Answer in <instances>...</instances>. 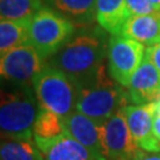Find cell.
I'll use <instances>...</instances> for the list:
<instances>
[{
	"instance_id": "6da1fadb",
	"label": "cell",
	"mask_w": 160,
	"mask_h": 160,
	"mask_svg": "<svg viewBox=\"0 0 160 160\" xmlns=\"http://www.w3.org/2000/svg\"><path fill=\"white\" fill-rule=\"evenodd\" d=\"M109 38L103 29H83L48 62L78 86L95 76L106 64Z\"/></svg>"
},
{
	"instance_id": "7a4b0ae2",
	"label": "cell",
	"mask_w": 160,
	"mask_h": 160,
	"mask_svg": "<svg viewBox=\"0 0 160 160\" xmlns=\"http://www.w3.org/2000/svg\"><path fill=\"white\" fill-rule=\"evenodd\" d=\"M76 88V110L92 118L97 123L104 122L131 102L128 90L110 77L107 63L95 76Z\"/></svg>"
},
{
	"instance_id": "3957f363",
	"label": "cell",
	"mask_w": 160,
	"mask_h": 160,
	"mask_svg": "<svg viewBox=\"0 0 160 160\" xmlns=\"http://www.w3.org/2000/svg\"><path fill=\"white\" fill-rule=\"evenodd\" d=\"M40 112L32 86H14L1 90V139H33V127Z\"/></svg>"
},
{
	"instance_id": "277c9868",
	"label": "cell",
	"mask_w": 160,
	"mask_h": 160,
	"mask_svg": "<svg viewBox=\"0 0 160 160\" xmlns=\"http://www.w3.org/2000/svg\"><path fill=\"white\" fill-rule=\"evenodd\" d=\"M76 28L61 13L44 5L30 20V44L49 61L74 37Z\"/></svg>"
},
{
	"instance_id": "5b68a950",
	"label": "cell",
	"mask_w": 160,
	"mask_h": 160,
	"mask_svg": "<svg viewBox=\"0 0 160 160\" xmlns=\"http://www.w3.org/2000/svg\"><path fill=\"white\" fill-rule=\"evenodd\" d=\"M40 108L68 118L76 110L77 88L62 70L48 64L32 83Z\"/></svg>"
},
{
	"instance_id": "8992f818",
	"label": "cell",
	"mask_w": 160,
	"mask_h": 160,
	"mask_svg": "<svg viewBox=\"0 0 160 160\" xmlns=\"http://www.w3.org/2000/svg\"><path fill=\"white\" fill-rule=\"evenodd\" d=\"M143 44L122 34H110L107 52V65L110 77L125 88L145 57Z\"/></svg>"
},
{
	"instance_id": "52a82bcc",
	"label": "cell",
	"mask_w": 160,
	"mask_h": 160,
	"mask_svg": "<svg viewBox=\"0 0 160 160\" xmlns=\"http://www.w3.org/2000/svg\"><path fill=\"white\" fill-rule=\"evenodd\" d=\"M48 59L32 44L18 46L0 58V74L14 86H32L33 80L48 65Z\"/></svg>"
},
{
	"instance_id": "ba28073f",
	"label": "cell",
	"mask_w": 160,
	"mask_h": 160,
	"mask_svg": "<svg viewBox=\"0 0 160 160\" xmlns=\"http://www.w3.org/2000/svg\"><path fill=\"white\" fill-rule=\"evenodd\" d=\"M100 127L107 160H131L141 149L132 137L123 108L100 123Z\"/></svg>"
},
{
	"instance_id": "9c48e42d",
	"label": "cell",
	"mask_w": 160,
	"mask_h": 160,
	"mask_svg": "<svg viewBox=\"0 0 160 160\" xmlns=\"http://www.w3.org/2000/svg\"><path fill=\"white\" fill-rule=\"evenodd\" d=\"M123 114L132 137L139 148L147 152H160V141L153 131L154 102L146 104H127Z\"/></svg>"
},
{
	"instance_id": "30bf717a",
	"label": "cell",
	"mask_w": 160,
	"mask_h": 160,
	"mask_svg": "<svg viewBox=\"0 0 160 160\" xmlns=\"http://www.w3.org/2000/svg\"><path fill=\"white\" fill-rule=\"evenodd\" d=\"M129 101L146 104L160 98V71L146 55L127 87Z\"/></svg>"
},
{
	"instance_id": "8fae6325",
	"label": "cell",
	"mask_w": 160,
	"mask_h": 160,
	"mask_svg": "<svg viewBox=\"0 0 160 160\" xmlns=\"http://www.w3.org/2000/svg\"><path fill=\"white\" fill-rule=\"evenodd\" d=\"M65 122L67 131L71 137L89 149L98 160H107L100 123L78 110L72 112L65 119Z\"/></svg>"
},
{
	"instance_id": "7c38bea8",
	"label": "cell",
	"mask_w": 160,
	"mask_h": 160,
	"mask_svg": "<svg viewBox=\"0 0 160 160\" xmlns=\"http://www.w3.org/2000/svg\"><path fill=\"white\" fill-rule=\"evenodd\" d=\"M44 160H98L69 133L50 140L34 138Z\"/></svg>"
},
{
	"instance_id": "4fadbf2b",
	"label": "cell",
	"mask_w": 160,
	"mask_h": 160,
	"mask_svg": "<svg viewBox=\"0 0 160 160\" xmlns=\"http://www.w3.org/2000/svg\"><path fill=\"white\" fill-rule=\"evenodd\" d=\"M121 34L143 45L151 46L160 43V12L129 17Z\"/></svg>"
},
{
	"instance_id": "5bb4252c",
	"label": "cell",
	"mask_w": 160,
	"mask_h": 160,
	"mask_svg": "<svg viewBox=\"0 0 160 160\" xmlns=\"http://www.w3.org/2000/svg\"><path fill=\"white\" fill-rule=\"evenodd\" d=\"M128 18L126 0H97L96 23L107 33L121 34Z\"/></svg>"
},
{
	"instance_id": "9a60e30c",
	"label": "cell",
	"mask_w": 160,
	"mask_h": 160,
	"mask_svg": "<svg viewBox=\"0 0 160 160\" xmlns=\"http://www.w3.org/2000/svg\"><path fill=\"white\" fill-rule=\"evenodd\" d=\"M96 2L97 0H49L46 5L76 26H87L96 22Z\"/></svg>"
},
{
	"instance_id": "2e32d148",
	"label": "cell",
	"mask_w": 160,
	"mask_h": 160,
	"mask_svg": "<svg viewBox=\"0 0 160 160\" xmlns=\"http://www.w3.org/2000/svg\"><path fill=\"white\" fill-rule=\"evenodd\" d=\"M1 160H44V155L33 139H1Z\"/></svg>"
},
{
	"instance_id": "e0dca14e",
	"label": "cell",
	"mask_w": 160,
	"mask_h": 160,
	"mask_svg": "<svg viewBox=\"0 0 160 160\" xmlns=\"http://www.w3.org/2000/svg\"><path fill=\"white\" fill-rule=\"evenodd\" d=\"M29 24L22 20H0V56L30 43Z\"/></svg>"
},
{
	"instance_id": "ac0fdd59",
	"label": "cell",
	"mask_w": 160,
	"mask_h": 160,
	"mask_svg": "<svg viewBox=\"0 0 160 160\" xmlns=\"http://www.w3.org/2000/svg\"><path fill=\"white\" fill-rule=\"evenodd\" d=\"M44 5L42 0H0V17L8 20L30 22Z\"/></svg>"
},
{
	"instance_id": "d6986e66",
	"label": "cell",
	"mask_w": 160,
	"mask_h": 160,
	"mask_svg": "<svg viewBox=\"0 0 160 160\" xmlns=\"http://www.w3.org/2000/svg\"><path fill=\"white\" fill-rule=\"evenodd\" d=\"M65 133H68L65 118L51 110L40 108L33 127V138L50 140L61 137Z\"/></svg>"
},
{
	"instance_id": "ffe728a7",
	"label": "cell",
	"mask_w": 160,
	"mask_h": 160,
	"mask_svg": "<svg viewBox=\"0 0 160 160\" xmlns=\"http://www.w3.org/2000/svg\"><path fill=\"white\" fill-rule=\"evenodd\" d=\"M126 4L129 17L149 14L155 12L151 4V0H126Z\"/></svg>"
},
{
	"instance_id": "44dd1931",
	"label": "cell",
	"mask_w": 160,
	"mask_h": 160,
	"mask_svg": "<svg viewBox=\"0 0 160 160\" xmlns=\"http://www.w3.org/2000/svg\"><path fill=\"white\" fill-rule=\"evenodd\" d=\"M145 55L151 59V62L154 64V67L160 71V43L155 45H151L146 49Z\"/></svg>"
},
{
	"instance_id": "7402d4cb",
	"label": "cell",
	"mask_w": 160,
	"mask_h": 160,
	"mask_svg": "<svg viewBox=\"0 0 160 160\" xmlns=\"http://www.w3.org/2000/svg\"><path fill=\"white\" fill-rule=\"evenodd\" d=\"M131 160H160V152L153 153V152L140 149Z\"/></svg>"
},
{
	"instance_id": "603a6c76",
	"label": "cell",
	"mask_w": 160,
	"mask_h": 160,
	"mask_svg": "<svg viewBox=\"0 0 160 160\" xmlns=\"http://www.w3.org/2000/svg\"><path fill=\"white\" fill-rule=\"evenodd\" d=\"M153 131L155 138L160 141V112L154 110V118H153Z\"/></svg>"
},
{
	"instance_id": "cb8c5ba5",
	"label": "cell",
	"mask_w": 160,
	"mask_h": 160,
	"mask_svg": "<svg viewBox=\"0 0 160 160\" xmlns=\"http://www.w3.org/2000/svg\"><path fill=\"white\" fill-rule=\"evenodd\" d=\"M151 4L155 12H160V0H151Z\"/></svg>"
},
{
	"instance_id": "d4e9b609",
	"label": "cell",
	"mask_w": 160,
	"mask_h": 160,
	"mask_svg": "<svg viewBox=\"0 0 160 160\" xmlns=\"http://www.w3.org/2000/svg\"><path fill=\"white\" fill-rule=\"evenodd\" d=\"M154 110L155 112H160V98L154 101Z\"/></svg>"
},
{
	"instance_id": "484cf974",
	"label": "cell",
	"mask_w": 160,
	"mask_h": 160,
	"mask_svg": "<svg viewBox=\"0 0 160 160\" xmlns=\"http://www.w3.org/2000/svg\"><path fill=\"white\" fill-rule=\"evenodd\" d=\"M42 1H43V2H44V4H45V5H46V2H48L49 0H42Z\"/></svg>"
}]
</instances>
